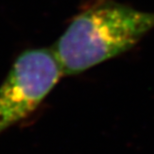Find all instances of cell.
<instances>
[{
	"instance_id": "6da1fadb",
	"label": "cell",
	"mask_w": 154,
	"mask_h": 154,
	"mask_svg": "<svg viewBox=\"0 0 154 154\" xmlns=\"http://www.w3.org/2000/svg\"><path fill=\"white\" fill-rule=\"evenodd\" d=\"M154 29V11L102 0L79 13L52 50L63 74L76 75L124 53Z\"/></svg>"
},
{
	"instance_id": "7a4b0ae2",
	"label": "cell",
	"mask_w": 154,
	"mask_h": 154,
	"mask_svg": "<svg viewBox=\"0 0 154 154\" xmlns=\"http://www.w3.org/2000/svg\"><path fill=\"white\" fill-rule=\"evenodd\" d=\"M62 75L52 49L21 53L0 86V134L34 112Z\"/></svg>"
}]
</instances>
